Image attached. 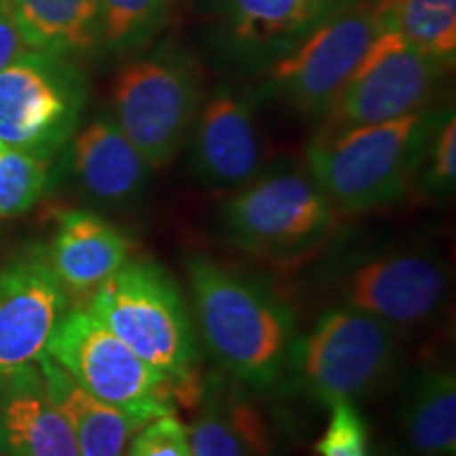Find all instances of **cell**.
Masks as SVG:
<instances>
[{
    "label": "cell",
    "instance_id": "cell-28",
    "mask_svg": "<svg viewBox=\"0 0 456 456\" xmlns=\"http://www.w3.org/2000/svg\"><path fill=\"white\" fill-rule=\"evenodd\" d=\"M30 49L21 37L20 28L11 17L4 0H0V70H4L11 61Z\"/></svg>",
    "mask_w": 456,
    "mask_h": 456
},
{
    "label": "cell",
    "instance_id": "cell-6",
    "mask_svg": "<svg viewBox=\"0 0 456 456\" xmlns=\"http://www.w3.org/2000/svg\"><path fill=\"white\" fill-rule=\"evenodd\" d=\"M205 95L195 57L165 43L127 57L118 68L110 89V117L148 165L161 169L188 144Z\"/></svg>",
    "mask_w": 456,
    "mask_h": 456
},
{
    "label": "cell",
    "instance_id": "cell-5",
    "mask_svg": "<svg viewBox=\"0 0 456 456\" xmlns=\"http://www.w3.org/2000/svg\"><path fill=\"white\" fill-rule=\"evenodd\" d=\"M402 330L383 319L332 306L309 332L298 334L283 380L322 406L372 397L402 370Z\"/></svg>",
    "mask_w": 456,
    "mask_h": 456
},
{
    "label": "cell",
    "instance_id": "cell-25",
    "mask_svg": "<svg viewBox=\"0 0 456 456\" xmlns=\"http://www.w3.org/2000/svg\"><path fill=\"white\" fill-rule=\"evenodd\" d=\"M414 184L431 199H448L456 186V117L446 106L442 121L433 131Z\"/></svg>",
    "mask_w": 456,
    "mask_h": 456
},
{
    "label": "cell",
    "instance_id": "cell-12",
    "mask_svg": "<svg viewBox=\"0 0 456 456\" xmlns=\"http://www.w3.org/2000/svg\"><path fill=\"white\" fill-rule=\"evenodd\" d=\"M188 171L209 192H237L266 167L265 138L256 118V95L220 85L205 95L192 125Z\"/></svg>",
    "mask_w": 456,
    "mask_h": 456
},
{
    "label": "cell",
    "instance_id": "cell-7",
    "mask_svg": "<svg viewBox=\"0 0 456 456\" xmlns=\"http://www.w3.org/2000/svg\"><path fill=\"white\" fill-rule=\"evenodd\" d=\"M338 214L306 167L273 163L218 209L228 245L266 260H296L328 241Z\"/></svg>",
    "mask_w": 456,
    "mask_h": 456
},
{
    "label": "cell",
    "instance_id": "cell-20",
    "mask_svg": "<svg viewBox=\"0 0 456 456\" xmlns=\"http://www.w3.org/2000/svg\"><path fill=\"white\" fill-rule=\"evenodd\" d=\"M26 45L64 57L102 53L98 0H4Z\"/></svg>",
    "mask_w": 456,
    "mask_h": 456
},
{
    "label": "cell",
    "instance_id": "cell-22",
    "mask_svg": "<svg viewBox=\"0 0 456 456\" xmlns=\"http://www.w3.org/2000/svg\"><path fill=\"white\" fill-rule=\"evenodd\" d=\"M383 26L444 66L456 61V0H376Z\"/></svg>",
    "mask_w": 456,
    "mask_h": 456
},
{
    "label": "cell",
    "instance_id": "cell-29",
    "mask_svg": "<svg viewBox=\"0 0 456 456\" xmlns=\"http://www.w3.org/2000/svg\"><path fill=\"white\" fill-rule=\"evenodd\" d=\"M372 456H397V454L391 452V450H379V452H374Z\"/></svg>",
    "mask_w": 456,
    "mask_h": 456
},
{
    "label": "cell",
    "instance_id": "cell-11",
    "mask_svg": "<svg viewBox=\"0 0 456 456\" xmlns=\"http://www.w3.org/2000/svg\"><path fill=\"white\" fill-rule=\"evenodd\" d=\"M450 68L383 28L323 114V127L385 123L429 108Z\"/></svg>",
    "mask_w": 456,
    "mask_h": 456
},
{
    "label": "cell",
    "instance_id": "cell-30",
    "mask_svg": "<svg viewBox=\"0 0 456 456\" xmlns=\"http://www.w3.org/2000/svg\"><path fill=\"white\" fill-rule=\"evenodd\" d=\"M330 3L338 4V7H340V4H346V3H351V0H330Z\"/></svg>",
    "mask_w": 456,
    "mask_h": 456
},
{
    "label": "cell",
    "instance_id": "cell-9",
    "mask_svg": "<svg viewBox=\"0 0 456 456\" xmlns=\"http://www.w3.org/2000/svg\"><path fill=\"white\" fill-rule=\"evenodd\" d=\"M87 98L70 57L28 49L0 70V146L53 159L81 127Z\"/></svg>",
    "mask_w": 456,
    "mask_h": 456
},
{
    "label": "cell",
    "instance_id": "cell-16",
    "mask_svg": "<svg viewBox=\"0 0 456 456\" xmlns=\"http://www.w3.org/2000/svg\"><path fill=\"white\" fill-rule=\"evenodd\" d=\"M197 414L188 436L192 456H279L271 420L245 385L224 374L201 383Z\"/></svg>",
    "mask_w": 456,
    "mask_h": 456
},
{
    "label": "cell",
    "instance_id": "cell-18",
    "mask_svg": "<svg viewBox=\"0 0 456 456\" xmlns=\"http://www.w3.org/2000/svg\"><path fill=\"white\" fill-rule=\"evenodd\" d=\"M47 256L66 294L91 298L100 283L129 260V243L104 216L68 209L57 218Z\"/></svg>",
    "mask_w": 456,
    "mask_h": 456
},
{
    "label": "cell",
    "instance_id": "cell-8",
    "mask_svg": "<svg viewBox=\"0 0 456 456\" xmlns=\"http://www.w3.org/2000/svg\"><path fill=\"white\" fill-rule=\"evenodd\" d=\"M47 355L102 402L142 427L174 414L175 387L118 340L89 311H68L51 336Z\"/></svg>",
    "mask_w": 456,
    "mask_h": 456
},
{
    "label": "cell",
    "instance_id": "cell-26",
    "mask_svg": "<svg viewBox=\"0 0 456 456\" xmlns=\"http://www.w3.org/2000/svg\"><path fill=\"white\" fill-rule=\"evenodd\" d=\"M328 408L330 420L315 444L317 456H370L368 425L359 412L357 402L338 399Z\"/></svg>",
    "mask_w": 456,
    "mask_h": 456
},
{
    "label": "cell",
    "instance_id": "cell-21",
    "mask_svg": "<svg viewBox=\"0 0 456 456\" xmlns=\"http://www.w3.org/2000/svg\"><path fill=\"white\" fill-rule=\"evenodd\" d=\"M402 431L416 454H456V379L452 370L425 368L414 376L402 406Z\"/></svg>",
    "mask_w": 456,
    "mask_h": 456
},
{
    "label": "cell",
    "instance_id": "cell-14",
    "mask_svg": "<svg viewBox=\"0 0 456 456\" xmlns=\"http://www.w3.org/2000/svg\"><path fill=\"white\" fill-rule=\"evenodd\" d=\"M216 47L228 64L265 72L338 4L330 0H209Z\"/></svg>",
    "mask_w": 456,
    "mask_h": 456
},
{
    "label": "cell",
    "instance_id": "cell-27",
    "mask_svg": "<svg viewBox=\"0 0 456 456\" xmlns=\"http://www.w3.org/2000/svg\"><path fill=\"white\" fill-rule=\"evenodd\" d=\"M127 456H192L186 425L174 414L142 425L131 437Z\"/></svg>",
    "mask_w": 456,
    "mask_h": 456
},
{
    "label": "cell",
    "instance_id": "cell-23",
    "mask_svg": "<svg viewBox=\"0 0 456 456\" xmlns=\"http://www.w3.org/2000/svg\"><path fill=\"white\" fill-rule=\"evenodd\" d=\"M174 0H98L102 53H142L167 26Z\"/></svg>",
    "mask_w": 456,
    "mask_h": 456
},
{
    "label": "cell",
    "instance_id": "cell-2",
    "mask_svg": "<svg viewBox=\"0 0 456 456\" xmlns=\"http://www.w3.org/2000/svg\"><path fill=\"white\" fill-rule=\"evenodd\" d=\"M444 108L385 123L326 129L306 144V171L340 216H363L408 197Z\"/></svg>",
    "mask_w": 456,
    "mask_h": 456
},
{
    "label": "cell",
    "instance_id": "cell-19",
    "mask_svg": "<svg viewBox=\"0 0 456 456\" xmlns=\"http://www.w3.org/2000/svg\"><path fill=\"white\" fill-rule=\"evenodd\" d=\"M49 397L74 433L81 456H127L134 433L140 429L127 414L85 391L47 353L38 359Z\"/></svg>",
    "mask_w": 456,
    "mask_h": 456
},
{
    "label": "cell",
    "instance_id": "cell-1",
    "mask_svg": "<svg viewBox=\"0 0 456 456\" xmlns=\"http://www.w3.org/2000/svg\"><path fill=\"white\" fill-rule=\"evenodd\" d=\"M197 330L220 370L254 391L281 383L298 338L292 306L258 277L212 256L184 258Z\"/></svg>",
    "mask_w": 456,
    "mask_h": 456
},
{
    "label": "cell",
    "instance_id": "cell-15",
    "mask_svg": "<svg viewBox=\"0 0 456 456\" xmlns=\"http://www.w3.org/2000/svg\"><path fill=\"white\" fill-rule=\"evenodd\" d=\"M66 163L83 195L112 209L138 205L155 171L112 117H98L77 129L66 144Z\"/></svg>",
    "mask_w": 456,
    "mask_h": 456
},
{
    "label": "cell",
    "instance_id": "cell-13",
    "mask_svg": "<svg viewBox=\"0 0 456 456\" xmlns=\"http://www.w3.org/2000/svg\"><path fill=\"white\" fill-rule=\"evenodd\" d=\"M66 313L68 294L47 245L26 249L0 269V383L37 366Z\"/></svg>",
    "mask_w": 456,
    "mask_h": 456
},
{
    "label": "cell",
    "instance_id": "cell-10",
    "mask_svg": "<svg viewBox=\"0 0 456 456\" xmlns=\"http://www.w3.org/2000/svg\"><path fill=\"white\" fill-rule=\"evenodd\" d=\"M376 0L340 4L265 70V94L302 117L323 118L380 30Z\"/></svg>",
    "mask_w": 456,
    "mask_h": 456
},
{
    "label": "cell",
    "instance_id": "cell-24",
    "mask_svg": "<svg viewBox=\"0 0 456 456\" xmlns=\"http://www.w3.org/2000/svg\"><path fill=\"white\" fill-rule=\"evenodd\" d=\"M49 184L51 159L0 146V218L30 212Z\"/></svg>",
    "mask_w": 456,
    "mask_h": 456
},
{
    "label": "cell",
    "instance_id": "cell-17",
    "mask_svg": "<svg viewBox=\"0 0 456 456\" xmlns=\"http://www.w3.org/2000/svg\"><path fill=\"white\" fill-rule=\"evenodd\" d=\"M0 456H81L38 363L0 383Z\"/></svg>",
    "mask_w": 456,
    "mask_h": 456
},
{
    "label": "cell",
    "instance_id": "cell-3",
    "mask_svg": "<svg viewBox=\"0 0 456 456\" xmlns=\"http://www.w3.org/2000/svg\"><path fill=\"white\" fill-rule=\"evenodd\" d=\"M315 283L334 306L366 313L406 332L431 326L442 315L452 273L431 243L353 241L326 256Z\"/></svg>",
    "mask_w": 456,
    "mask_h": 456
},
{
    "label": "cell",
    "instance_id": "cell-4",
    "mask_svg": "<svg viewBox=\"0 0 456 456\" xmlns=\"http://www.w3.org/2000/svg\"><path fill=\"white\" fill-rule=\"evenodd\" d=\"M89 313L175 387V402L195 408L201 351L174 277L157 262L127 260L91 294Z\"/></svg>",
    "mask_w": 456,
    "mask_h": 456
}]
</instances>
